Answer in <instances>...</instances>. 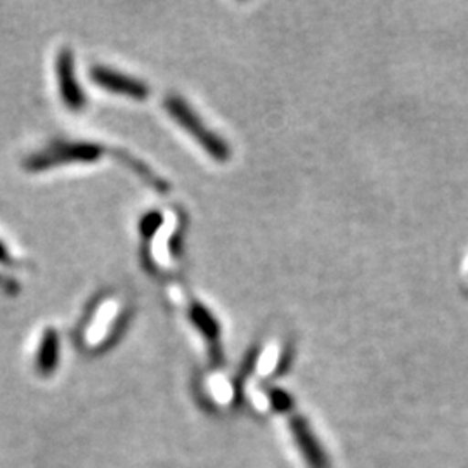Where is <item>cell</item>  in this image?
Wrapping results in <instances>:
<instances>
[{
	"label": "cell",
	"mask_w": 468,
	"mask_h": 468,
	"mask_svg": "<svg viewBox=\"0 0 468 468\" xmlns=\"http://www.w3.org/2000/svg\"><path fill=\"white\" fill-rule=\"evenodd\" d=\"M129 321V309L117 293H102L85 313L79 324V346L87 351H100L110 346L122 334Z\"/></svg>",
	"instance_id": "1"
},
{
	"label": "cell",
	"mask_w": 468,
	"mask_h": 468,
	"mask_svg": "<svg viewBox=\"0 0 468 468\" xmlns=\"http://www.w3.org/2000/svg\"><path fill=\"white\" fill-rule=\"evenodd\" d=\"M146 250L144 261L154 274H174L181 262V238H183V218L179 212L168 210L164 214L160 226L148 234H143Z\"/></svg>",
	"instance_id": "2"
},
{
	"label": "cell",
	"mask_w": 468,
	"mask_h": 468,
	"mask_svg": "<svg viewBox=\"0 0 468 468\" xmlns=\"http://www.w3.org/2000/svg\"><path fill=\"white\" fill-rule=\"evenodd\" d=\"M108 153V148L92 141H52L44 150L30 154L25 160V168L30 172H44L61 165L96 164Z\"/></svg>",
	"instance_id": "3"
},
{
	"label": "cell",
	"mask_w": 468,
	"mask_h": 468,
	"mask_svg": "<svg viewBox=\"0 0 468 468\" xmlns=\"http://www.w3.org/2000/svg\"><path fill=\"white\" fill-rule=\"evenodd\" d=\"M165 110L168 115L176 120V123H179V127H183L186 133L207 151L208 156H212L218 162H228L231 158V150L228 143L214 131H210L207 123H203L197 112L181 96L170 94L165 100Z\"/></svg>",
	"instance_id": "4"
},
{
	"label": "cell",
	"mask_w": 468,
	"mask_h": 468,
	"mask_svg": "<svg viewBox=\"0 0 468 468\" xmlns=\"http://www.w3.org/2000/svg\"><path fill=\"white\" fill-rule=\"evenodd\" d=\"M56 75L61 101L71 112H82L87 104L84 89L75 75V59L69 48H63L56 59Z\"/></svg>",
	"instance_id": "5"
},
{
	"label": "cell",
	"mask_w": 468,
	"mask_h": 468,
	"mask_svg": "<svg viewBox=\"0 0 468 468\" xmlns=\"http://www.w3.org/2000/svg\"><path fill=\"white\" fill-rule=\"evenodd\" d=\"M90 79L100 85L101 89L110 90L113 94L120 96H127L131 100L144 101L150 96V87L144 84L143 80H137L131 75L120 73L117 69L108 67H92L90 68Z\"/></svg>",
	"instance_id": "6"
},
{
	"label": "cell",
	"mask_w": 468,
	"mask_h": 468,
	"mask_svg": "<svg viewBox=\"0 0 468 468\" xmlns=\"http://www.w3.org/2000/svg\"><path fill=\"white\" fill-rule=\"evenodd\" d=\"M187 311V319L189 323L198 330V334L205 338V342L208 344V352L210 357L218 363L222 357L220 352V323L214 316V313L200 301L191 299L186 305Z\"/></svg>",
	"instance_id": "7"
},
{
	"label": "cell",
	"mask_w": 468,
	"mask_h": 468,
	"mask_svg": "<svg viewBox=\"0 0 468 468\" xmlns=\"http://www.w3.org/2000/svg\"><path fill=\"white\" fill-rule=\"evenodd\" d=\"M292 434L299 446V450L303 452V458L307 465L311 468H330L328 458L319 446L318 439L313 434L311 427L303 419L292 420Z\"/></svg>",
	"instance_id": "8"
},
{
	"label": "cell",
	"mask_w": 468,
	"mask_h": 468,
	"mask_svg": "<svg viewBox=\"0 0 468 468\" xmlns=\"http://www.w3.org/2000/svg\"><path fill=\"white\" fill-rule=\"evenodd\" d=\"M59 347L61 344H59L58 332L54 328H46L35 356V368L40 375L48 377L56 371L59 365Z\"/></svg>",
	"instance_id": "9"
},
{
	"label": "cell",
	"mask_w": 468,
	"mask_h": 468,
	"mask_svg": "<svg viewBox=\"0 0 468 468\" xmlns=\"http://www.w3.org/2000/svg\"><path fill=\"white\" fill-rule=\"evenodd\" d=\"M0 288H2L5 293H9V295H15V293H17V290H19V286H17L15 280L5 278V276H2V274H0Z\"/></svg>",
	"instance_id": "10"
},
{
	"label": "cell",
	"mask_w": 468,
	"mask_h": 468,
	"mask_svg": "<svg viewBox=\"0 0 468 468\" xmlns=\"http://www.w3.org/2000/svg\"><path fill=\"white\" fill-rule=\"evenodd\" d=\"M0 262L5 264V266H16L17 262L15 261V257L9 253L7 247L0 241Z\"/></svg>",
	"instance_id": "11"
}]
</instances>
